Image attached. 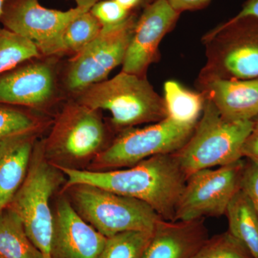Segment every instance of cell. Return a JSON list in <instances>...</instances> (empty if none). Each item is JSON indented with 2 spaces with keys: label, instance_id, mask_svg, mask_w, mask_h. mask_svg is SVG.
Returning a JSON list of instances; mask_svg holds the SVG:
<instances>
[{
  "label": "cell",
  "instance_id": "cell-22",
  "mask_svg": "<svg viewBox=\"0 0 258 258\" xmlns=\"http://www.w3.org/2000/svg\"><path fill=\"white\" fill-rule=\"evenodd\" d=\"M102 28L101 24L90 10L76 17L62 35L61 57L77 55L96 38Z\"/></svg>",
  "mask_w": 258,
  "mask_h": 258
},
{
  "label": "cell",
  "instance_id": "cell-21",
  "mask_svg": "<svg viewBox=\"0 0 258 258\" xmlns=\"http://www.w3.org/2000/svg\"><path fill=\"white\" fill-rule=\"evenodd\" d=\"M52 120L43 113L0 104V144L20 136H40L45 129L50 127Z\"/></svg>",
  "mask_w": 258,
  "mask_h": 258
},
{
  "label": "cell",
  "instance_id": "cell-15",
  "mask_svg": "<svg viewBox=\"0 0 258 258\" xmlns=\"http://www.w3.org/2000/svg\"><path fill=\"white\" fill-rule=\"evenodd\" d=\"M208 238L203 219L161 220L154 229L143 258H191Z\"/></svg>",
  "mask_w": 258,
  "mask_h": 258
},
{
  "label": "cell",
  "instance_id": "cell-33",
  "mask_svg": "<svg viewBox=\"0 0 258 258\" xmlns=\"http://www.w3.org/2000/svg\"><path fill=\"white\" fill-rule=\"evenodd\" d=\"M7 0H0V16H1L2 13H3V8Z\"/></svg>",
  "mask_w": 258,
  "mask_h": 258
},
{
  "label": "cell",
  "instance_id": "cell-2",
  "mask_svg": "<svg viewBox=\"0 0 258 258\" xmlns=\"http://www.w3.org/2000/svg\"><path fill=\"white\" fill-rule=\"evenodd\" d=\"M110 129L101 112L67 98L42 139L44 157L55 166L84 169L110 144Z\"/></svg>",
  "mask_w": 258,
  "mask_h": 258
},
{
  "label": "cell",
  "instance_id": "cell-6",
  "mask_svg": "<svg viewBox=\"0 0 258 258\" xmlns=\"http://www.w3.org/2000/svg\"><path fill=\"white\" fill-rule=\"evenodd\" d=\"M64 176L44 157L41 141L37 140L26 178L8 206L20 217L29 238L45 258H52L54 215L50 200Z\"/></svg>",
  "mask_w": 258,
  "mask_h": 258
},
{
  "label": "cell",
  "instance_id": "cell-32",
  "mask_svg": "<svg viewBox=\"0 0 258 258\" xmlns=\"http://www.w3.org/2000/svg\"><path fill=\"white\" fill-rule=\"evenodd\" d=\"M76 2V7H80V8H88L91 10L93 5L96 4L98 2L102 1V0H74Z\"/></svg>",
  "mask_w": 258,
  "mask_h": 258
},
{
  "label": "cell",
  "instance_id": "cell-20",
  "mask_svg": "<svg viewBox=\"0 0 258 258\" xmlns=\"http://www.w3.org/2000/svg\"><path fill=\"white\" fill-rule=\"evenodd\" d=\"M164 98L167 117L184 124H196L203 114L206 97L175 81H166Z\"/></svg>",
  "mask_w": 258,
  "mask_h": 258
},
{
  "label": "cell",
  "instance_id": "cell-16",
  "mask_svg": "<svg viewBox=\"0 0 258 258\" xmlns=\"http://www.w3.org/2000/svg\"><path fill=\"white\" fill-rule=\"evenodd\" d=\"M196 86L225 119L250 120L258 116V78L212 81Z\"/></svg>",
  "mask_w": 258,
  "mask_h": 258
},
{
  "label": "cell",
  "instance_id": "cell-7",
  "mask_svg": "<svg viewBox=\"0 0 258 258\" xmlns=\"http://www.w3.org/2000/svg\"><path fill=\"white\" fill-rule=\"evenodd\" d=\"M85 221L107 237L130 231L153 232L163 220L148 204L93 185L64 188Z\"/></svg>",
  "mask_w": 258,
  "mask_h": 258
},
{
  "label": "cell",
  "instance_id": "cell-4",
  "mask_svg": "<svg viewBox=\"0 0 258 258\" xmlns=\"http://www.w3.org/2000/svg\"><path fill=\"white\" fill-rule=\"evenodd\" d=\"M206 62L195 84L258 78V18L233 17L205 34Z\"/></svg>",
  "mask_w": 258,
  "mask_h": 258
},
{
  "label": "cell",
  "instance_id": "cell-11",
  "mask_svg": "<svg viewBox=\"0 0 258 258\" xmlns=\"http://www.w3.org/2000/svg\"><path fill=\"white\" fill-rule=\"evenodd\" d=\"M244 161L241 159L191 174L176 206L174 222L225 215L231 200L240 189Z\"/></svg>",
  "mask_w": 258,
  "mask_h": 258
},
{
  "label": "cell",
  "instance_id": "cell-23",
  "mask_svg": "<svg viewBox=\"0 0 258 258\" xmlns=\"http://www.w3.org/2000/svg\"><path fill=\"white\" fill-rule=\"evenodd\" d=\"M42 56L33 42L0 25V75Z\"/></svg>",
  "mask_w": 258,
  "mask_h": 258
},
{
  "label": "cell",
  "instance_id": "cell-9",
  "mask_svg": "<svg viewBox=\"0 0 258 258\" xmlns=\"http://www.w3.org/2000/svg\"><path fill=\"white\" fill-rule=\"evenodd\" d=\"M139 15L114 28H102L95 40L62 66L60 83L66 98L108 79L113 69L122 66Z\"/></svg>",
  "mask_w": 258,
  "mask_h": 258
},
{
  "label": "cell",
  "instance_id": "cell-27",
  "mask_svg": "<svg viewBox=\"0 0 258 258\" xmlns=\"http://www.w3.org/2000/svg\"><path fill=\"white\" fill-rule=\"evenodd\" d=\"M240 189L258 214V159H246L240 181Z\"/></svg>",
  "mask_w": 258,
  "mask_h": 258
},
{
  "label": "cell",
  "instance_id": "cell-13",
  "mask_svg": "<svg viewBox=\"0 0 258 258\" xmlns=\"http://www.w3.org/2000/svg\"><path fill=\"white\" fill-rule=\"evenodd\" d=\"M180 15L166 0H154L144 8L137 20L120 71L147 77L151 64L160 59L161 40L176 26Z\"/></svg>",
  "mask_w": 258,
  "mask_h": 258
},
{
  "label": "cell",
  "instance_id": "cell-8",
  "mask_svg": "<svg viewBox=\"0 0 258 258\" xmlns=\"http://www.w3.org/2000/svg\"><path fill=\"white\" fill-rule=\"evenodd\" d=\"M196 124L178 123L166 117L143 128L123 131L86 169L103 171L122 169L154 156L173 154L188 142Z\"/></svg>",
  "mask_w": 258,
  "mask_h": 258
},
{
  "label": "cell",
  "instance_id": "cell-29",
  "mask_svg": "<svg viewBox=\"0 0 258 258\" xmlns=\"http://www.w3.org/2000/svg\"><path fill=\"white\" fill-rule=\"evenodd\" d=\"M171 8L181 14L183 12L196 11L207 8L212 0H166Z\"/></svg>",
  "mask_w": 258,
  "mask_h": 258
},
{
  "label": "cell",
  "instance_id": "cell-30",
  "mask_svg": "<svg viewBox=\"0 0 258 258\" xmlns=\"http://www.w3.org/2000/svg\"><path fill=\"white\" fill-rule=\"evenodd\" d=\"M131 13H141L154 0H114Z\"/></svg>",
  "mask_w": 258,
  "mask_h": 258
},
{
  "label": "cell",
  "instance_id": "cell-17",
  "mask_svg": "<svg viewBox=\"0 0 258 258\" xmlns=\"http://www.w3.org/2000/svg\"><path fill=\"white\" fill-rule=\"evenodd\" d=\"M38 137L28 134L0 144V212L8 208L23 184Z\"/></svg>",
  "mask_w": 258,
  "mask_h": 258
},
{
  "label": "cell",
  "instance_id": "cell-5",
  "mask_svg": "<svg viewBox=\"0 0 258 258\" xmlns=\"http://www.w3.org/2000/svg\"><path fill=\"white\" fill-rule=\"evenodd\" d=\"M253 120L225 119L206 98L203 114L188 142L173 153L186 178L197 171L242 159V149Z\"/></svg>",
  "mask_w": 258,
  "mask_h": 258
},
{
  "label": "cell",
  "instance_id": "cell-12",
  "mask_svg": "<svg viewBox=\"0 0 258 258\" xmlns=\"http://www.w3.org/2000/svg\"><path fill=\"white\" fill-rule=\"evenodd\" d=\"M90 9L76 7L62 11L44 8L39 0H7L2 26L33 42L44 57H60L62 37L69 23Z\"/></svg>",
  "mask_w": 258,
  "mask_h": 258
},
{
  "label": "cell",
  "instance_id": "cell-28",
  "mask_svg": "<svg viewBox=\"0 0 258 258\" xmlns=\"http://www.w3.org/2000/svg\"><path fill=\"white\" fill-rule=\"evenodd\" d=\"M252 130L246 139L242 149V156L246 159H258V116L253 120Z\"/></svg>",
  "mask_w": 258,
  "mask_h": 258
},
{
  "label": "cell",
  "instance_id": "cell-18",
  "mask_svg": "<svg viewBox=\"0 0 258 258\" xmlns=\"http://www.w3.org/2000/svg\"><path fill=\"white\" fill-rule=\"evenodd\" d=\"M225 215L228 232L247 247L253 258H258V214L240 189L231 200Z\"/></svg>",
  "mask_w": 258,
  "mask_h": 258
},
{
  "label": "cell",
  "instance_id": "cell-14",
  "mask_svg": "<svg viewBox=\"0 0 258 258\" xmlns=\"http://www.w3.org/2000/svg\"><path fill=\"white\" fill-rule=\"evenodd\" d=\"M52 258H98L107 237L80 216L67 198L56 203Z\"/></svg>",
  "mask_w": 258,
  "mask_h": 258
},
{
  "label": "cell",
  "instance_id": "cell-26",
  "mask_svg": "<svg viewBox=\"0 0 258 258\" xmlns=\"http://www.w3.org/2000/svg\"><path fill=\"white\" fill-rule=\"evenodd\" d=\"M103 28H111L125 23L137 13H131L114 0H102L90 10Z\"/></svg>",
  "mask_w": 258,
  "mask_h": 258
},
{
  "label": "cell",
  "instance_id": "cell-24",
  "mask_svg": "<svg viewBox=\"0 0 258 258\" xmlns=\"http://www.w3.org/2000/svg\"><path fill=\"white\" fill-rule=\"evenodd\" d=\"M153 232L130 231L108 237L98 258H143Z\"/></svg>",
  "mask_w": 258,
  "mask_h": 258
},
{
  "label": "cell",
  "instance_id": "cell-3",
  "mask_svg": "<svg viewBox=\"0 0 258 258\" xmlns=\"http://www.w3.org/2000/svg\"><path fill=\"white\" fill-rule=\"evenodd\" d=\"M72 98L93 109L109 111L112 128L118 133L167 117L164 98L156 92L147 77L122 71Z\"/></svg>",
  "mask_w": 258,
  "mask_h": 258
},
{
  "label": "cell",
  "instance_id": "cell-31",
  "mask_svg": "<svg viewBox=\"0 0 258 258\" xmlns=\"http://www.w3.org/2000/svg\"><path fill=\"white\" fill-rule=\"evenodd\" d=\"M252 16L258 18V0H246L235 18Z\"/></svg>",
  "mask_w": 258,
  "mask_h": 258
},
{
  "label": "cell",
  "instance_id": "cell-25",
  "mask_svg": "<svg viewBox=\"0 0 258 258\" xmlns=\"http://www.w3.org/2000/svg\"><path fill=\"white\" fill-rule=\"evenodd\" d=\"M191 258H253L247 247L230 232L209 237Z\"/></svg>",
  "mask_w": 258,
  "mask_h": 258
},
{
  "label": "cell",
  "instance_id": "cell-1",
  "mask_svg": "<svg viewBox=\"0 0 258 258\" xmlns=\"http://www.w3.org/2000/svg\"><path fill=\"white\" fill-rule=\"evenodd\" d=\"M67 178L64 188L93 185L148 204L166 221H174L186 175L173 154L154 156L129 167L93 171L56 166Z\"/></svg>",
  "mask_w": 258,
  "mask_h": 258
},
{
  "label": "cell",
  "instance_id": "cell-19",
  "mask_svg": "<svg viewBox=\"0 0 258 258\" xmlns=\"http://www.w3.org/2000/svg\"><path fill=\"white\" fill-rule=\"evenodd\" d=\"M0 258H45L29 238L20 217L9 208L0 212Z\"/></svg>",
  "mask_w": 258,
  "mask_h": 258
},
{
  "label": "cell",
  "instance_id": "cell-10",
  "mask_svg": "<svg viewBox=\"0 0 258 258\" xmlns=\"http://www.w3.org/2000/svg\"><path fill=\"white\" fill-rule=\"evenodd\" d=\"M61 58L42 56L0 75V104L47 115L67 99L61 87Z\"/></svg>",
  "mask_w": 258,
  "mask_h": 258
}]
</instances>
